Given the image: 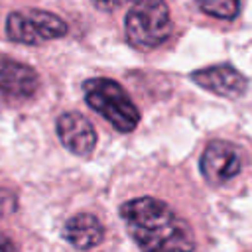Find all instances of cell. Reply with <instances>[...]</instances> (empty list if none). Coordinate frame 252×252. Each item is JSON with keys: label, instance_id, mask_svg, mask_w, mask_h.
<instances>
[{"label": "cell", "instance_id": "cell-6", "mask_svg": "<svg viewBox=\"0 0 252 252\" xmlns=\"http://www.w3.org/2000/svg\"><path fill=\"white\" fill-rule=\"evenodd\" d=\"M39 89V75L30 65L0 55V94L10 100H28Z\"/></svg>", "mask_w": 252, "mask_h": 252}, {"label": "cell", "instance_id": "cell-5", "mask_svg": "<svg viewBox=\"0 0 252 252\" xmlns=\"http://www.w3.org/2000/svg\"><path fill=\"white\" fill-rule=\"evenodd\" d=\"M199 167L211 185H226L244 169V152L228 140H213L205 146Z\"/></svg>", "mask_w": 252, "mask_h": 252}, {"label": "cell", "instance_id": "cell-4", "mask_svg": "<svg viewBox=\"0 0 252 252\" xmlns=\"http://www.w3.org/2000/svg\"><path fill=\"white\" fill-rule=\"evenodd\" d=\"M6 33L12 41L35 45L47 39L63 37L67 33V24L51 12L30 8L22 12H12L8 16Z\"/></svg>", "mask_w": 252, "mask_h": 252}, {"label": "cell", "instance_id": "cell-11", "mask_svg": "<svg viewBox=\"0 0 252 252\" xmlns=\"http://www.w3.org/2000/svg\"><path fill=\"white\" fill-rule=\"evenodd\" d=\"M98 10H114L116 6H120V4H132L134 0H91Z\"/></svg>", "mask_w": 252, "mask_h": 252}, {"label": "cell", "instance_id": "cell-7", "mask_svg": "<svg viewBox=\"0 0 252 252\" xmlns=\"http://www.w3.org/2000/svg\"><path fill=\"white\" fill-rule=\"evenodd\" d=\"M191 81L197 83L199 87H203L219 96H226V98H238L246 91L244 75L226 63L199 69L191 75Z\"/></svg>", "mask_w": 252, "mask_h": 252}, {"label": "cell", "instance_id": "cell-2", "mask_svg": "<svg viewBox=\"0 0 252 252\" xmlns=\"http://www.w3.org/2000/svg\"><path fill=\"white\" fill-rule=\"evenodd\" d=\"M173 32V20L163 0H134L124 16V33L132 47L150 51L165 43Z\"/></svg>", "mask_w": 252, "mask_h": 252}, {"label": "cell", "instance_id": "cell-1", "mask_svg": "<svg viewBox=\"0 0 252 252\" xmlns=\"http://www.w3.org/2000/svg\"><path fill=\"white\" fill-rule=\"evenodd\" d=\"M122 220L142 252H195L197 234L187 219L158 197H136L120 207Z\"/></svg>", "mask_w": 252, "mask_h": 252}, {"label": "cell", "instance_id": "cell-10", "mask_svg": "<svg viewBox=\"0 0 252 252\" xmlns=\"http://www.w3.org/2000/svg\"><path fill=\"white\" fill-rule=\"evenodd\" d=\"M199 8L217 20H234L240 14V0H197Z\"/></svg>", "mask_w": 252, "mask_h": 252}, {"label": "cell", "instance_id": "cell-12", "mask_svg": "<svg viewBox=\"0 0 252 252\" xmlns=\"http://www.w3.org/2000/svg\"><path fill=\"white\" fill-rule=\"evenodd\" d=\"M0 252H18L16 244L8 236H4V234H0Z\"/></svg>", "mask_w": 252, "mask_h": 252}, {"label": "cell", "instance_id": "cell-3", "mask_svg": "<svg viewBox=\"0 0 252 252\" xmlns=\"http://www.w3.org/2000/svg\"><path fill=\"white\" fill-rule=\"evenodd\" d=\"M83 94L87 104L118 132H132L138 126L140 110L116 81L106 77L89 79L83 85Z\"/></svg>", "mask_w": 252, "mask_h": 252}, {"label": "cell", "instance_id": "cell-8", "mask_svg": "<svg viewBox=\"0 0 252 252\" xmlns=\"http://www.w3.org/2000/svg\"><path fill=\"white\" fill-rule=\"evenodd\" d=\"M59 142L77 156H87L96 144V132L89 118L79 112H65L57 118Z\"/></svg>", "mask_w": 252, "mask_h": 252}, {"label": "cell", "instance_id": "cell-9", "mask_svg": "<svg viewBox=\"0 0 252 252\" xmlns=\"http://www.w3.org/2000/svg\"><path fill=\"white\" fill-rule=\"evenodd\" d=\"M65 240L77 250H91L104 238L102 222L91 213H79L71 217L63 228Z\"/></svg>", "mask_w": 252, "mask_h": 252}]
</instances>
